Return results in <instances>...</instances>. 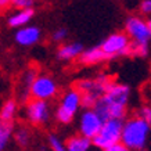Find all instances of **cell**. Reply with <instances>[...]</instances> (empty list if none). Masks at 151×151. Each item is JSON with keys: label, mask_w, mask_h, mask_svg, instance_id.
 <instances>
[{"label": "cell", "mask_w": 151, "mask_h": 151, "mask_svg": "<svg viewBox=\"0 0 151 151\" xmlns=\"http://www.w3.org/2000/svg\"><path fill=\"white\" fill-rule=\"evenodd\" d=\"M130 97V87L122 83L112 82L104 94L97 99L93 110L103 121L110 118L124 119L126 115V107Z\"/></svg>", "instance_id": "obj_1"}, {"label": "cell", "mask_w": 151, "mask_h": 151, "mask_svg": "<svg viewBox=\"0 0 151 151\" xmlns=\"http://www.w3.org/2000/svg\"><path fill=\"white\" fill-rule=\"evenodd\" d=\"M151 132V125H148L140 116H133L124 122L121 142L128 150H144L147 146Z\"/></svg>", "instance_id": "obj_2"}, {"label": "cell", "mask_w": 151, "mask_h": 151, "mask_svg": "<svg viewBox=\"0 0 151 151\" xmlns=\"http://www.w3.org/2000/svg\"><path fill=\"white\" fill-rule=\"evenodd\" d=\"M124 126V119L119 118H110L105 119L101 125L100 130L96 136L92 139L93 146H96L100 150H104L114 143L121 142V133Z\"/></svg>", "instance_id": "obj_3"}, {"label": "cell", "mask_w": 151, "mask_h": 151, "mask_svg": "<svg viewBox=\"0 0 151 151\" xmlns=\"http://www.w3.org/2000/svg\"><path fill=\"white\" fill-rule=\"evenodd\" d=\"M79 108H81V92L78 89H71L61 99V103L55 110V118L60 124L68 125L73 121Z\"/></svg>", "instance_id": "obj_4"}, {"label": "cell", "mask_w": 151, "mask_h": 151, "mask_svg": "<svg viewBox=\"0 0 151 151\" xmlns=\"http://www.w3.org/2000/svg\"><path fill=\"white\" fill-rule=\"evenodd\" d=\"M99 46H100L101 50L104 51V54L111 60L116 57V55H128L130 39L126 35V32L111 33L110 36L105 37Z\"/></svg>", "instance_id": "obj_5"}, {"label": "cell", "mask_w": 151, "mask_h": 151, "mask_svg": "<svg viewBox=\"0 0 151 151\" xmlns=\"http://www.w3.org/2000/svg\"><path fill=\"white\" fill-rule=\"evenodd\" d=\"M58 92L57 83L47 75H37L31 86V97L40 100H50Z\"/></svg>", "instance_id": "obj_6"}, {"label": "cell", "mask_w": 151, "mask_h": 151, "mask_svg": "<svg viewBox=\"0 0 151 151\" xmlns=\"http://www.w3.org/2000/svg\"><path fill=\"white\" fill-rule=\"evenodd\" d=\"M25 115L32 125H43L50 119V105L47 100H40V99L28 100Z\"/></svg>", "instance_id": "obj_7"}, {"label": "cell", "mask_w": 151, "mask_h": 151, "mask_svg": "<svg viewBox=\"0 0 151 151\" xmlns=\"http://www.w3.org/2000/svg\"><path fill=\"white\" fill-rule=\"evenodd\" d=\"M125 31L129 39L139 43H148L151 40V31L147 21L139 18V17H130L125 24Z\"/></svg>", "instance_id": "obj_8"}, {"label": "cell", "mask_w": 151, "mask_h": 151, "mask_svg": "<svg viewBox=\"0 0 151 151\" xmlns=\"http://www.w3.org/2000/svg\"><path fill=\"white\" fill-rule=\"evenodd\" d=\"M103 122L104 121L99 116V114L93 108H85L79 118V133L85 137L93 139L99 133Z\"/></svg>", "instance_id": "obj_9"}, {"label": "cell", "mask_w": 151, "mask_h": 151, "mask_svg": "<svg viewBox=\"0 0 151 151\" xmlns=\"http://www.w3.org/2000/svg\"><path fill=\"white\" fill-rule=\"evenodd\" d=\"M111 78L107 75H100L94 79H85V81H79L76 83V89L81 93H93L97 97L104 94L107 89L111 85Z\"/></svg>", "instance_id": "obj_10"}, {"label": "cell", "mask_w": 151, "mask_h": 151, "mask_svg": "<svg viewBox=\"0 0 151 151\" xmlns=\"http://www.w3.org/2000/svg\"><path fill=\"white\" fill-rule=\"evenodd\" d=\"M42 32L37 27H19L18 31L15 32V42L18 43L19 46L28 47V46H33L36 45L37 42L40 40Z\"/></svg>", "instance_id": "obj_11"}, {"label": "cell", "mask_w": 151, "mask_h": 151, "mask_svg": "<svg viewBox=\"0 0 151 151\" xmlns=\"http://www.w3.org/2000/svg\"><path fill=\"white\" fill-rule=\"evenodd\" d=\"M105 60H110L107 55L104 54V51L100 49V46H93L90 49H83V51L79 55V61L85 65H93V64H99L103 63Z\"/></svg>", "instance_id": "obj_12"}, {"label": "cell", "mask_w": 151, "mask_h": 151, "mask_svg": "<svg viewBox=\"0 0 151 151\" xmlns=\"http://www.w3.org/2000/svg\"><path fill=\"white\" fill-rule=\"evenodd\" d=\"M37 76L36 69H28L22 73L21 81H19V89H18V94H19V100L22 103H27L31 97V86L32 82L35 81V78Z\"/></svg>", "instance_id": "obj_13"}, {"label": "cell", "mask_w": 151, "mask_h": 151, "mask_svg": "<svg viewBox=\"0 0 151 151\" xmlns=\"http://www.w3.org/2000/svg\"><path fill=\"white\" fill-rule=\"evenodd\" d=\"M33 14H35V10L32 7H24V9H18L17 13H14L13 15H10L9 19H7V24H9L10 28H19L27 25L31 19H32Z\"/></svg>", "instance_id": "obj_14"}, {"label": "cell", "mask_w": 151, "mask_h": 151, "mask_svg": "<svg viewBox=\"0 0 151 151\" xmlns=\"http://www.w3.org/2000/svg\"><path fill=\"white\" fill-rule=\"evenodd\" d=\"M83 45L82 43H78V42H72V43H67V45H63V46L58 49L57 51V55H58L60 60L63 61H69V60L78 58L81 53L83 51Z\"/></svg>", "instance_id": "obj_15"}, {"label": "cell", "mask_w": 151, "mask_h": 151, "mask_svg": "<svg viewBox=\"0 0 151 151\" xmlns=\"http://www.w3.org/2000/svg\"><path fill=\"white\" fill-rule=\"evenodd\" d=\"M93 146L92 139L85 137V136H73V137L68 139V142L65 144V150L67 151H87L90 150V147Z\"/></svg>", "instance_id": "obj_16"}, {"label": "cell", "mask_w": 151, "mask_h": 151, "mask_svg": "<svg viewBox=\"0 0 151 151\" xmlns=\"http://www.w3.org/2000/svg\"><path fill=\"white\" fill-rule=\"evenodd\" d=\"M14 133V121L0 119V151H3L10 143Z\"/></svg>", "instance_id": "obj_17"}, {"label": "cell", "mask_w": 151, "mask_h": 151, "mask_svg": "<svg viewBox=\"0 0 151 151\" xmlns=\"http://www.w3.org/2000/svg\"><path fill=\"white\" fill-rule=\"evenodd\" d=\"M17 114V103L14 100H7L0 110V119L4 121H14V116Z\"/></svg>", "instance_id": "obj_18"}, {"label": "cell", "mask_w": 151, "mask_h": 151, "mask_svg": "<svg viewBox=\"0 0 151 151\" xmlns=\"http://www.w3.org/2000/svg\"><path fill=\"white\" fill-rule=\"evenodd\" d=\"M14 134V140L18 144L21 148H27L29 144H31V132L28 130L27 128H19L15 130Z\"/></svg>", "instance_id": "obj_19"}, {"label": "cell", "mask_w": 151, "mask_h": 151, "mask_svg": "<svg viewBox=\"0 0 151 151\" xmlns=\"http://www.w3.org/2000/svg\"><path fill=\"white\" fill-rule=\"evenodd\" d=\"M148 54V43H139V42L130 40L128 55H136V57H144Z\"/></svg>", "instance_id": "obj_20"}, {"label": "cell", "mask_w": 151, "mask_h": 151, "mask_svg": "<svg viewBox=\"0 0 151 151\" xmlns=\"http://www.w3.org/2000/svg\"><path fill=\"white\" fill-rule=\"evenodd\" d=\"M47 142H49V146H50V148L53 151H65V144L60 140L58 136H55V134H53V133L49 134Z\"/></svg>", "instance_id": "obj_21"}, {"label": "cell", "mask_w": 151, "mask_h": 151, "mask_svg": "<svg viewBox=\"0 0 151 151\" xmlns=\"http://www.w3.org/2000/svg\"><path fill=\"white\" fill-rule=\"evenodd\" d=\"M137 116H140V118L144 119L148 125H151V107L150 105H144L142 108H139Z\"/></svg>", "instance_id": "obj_22"}, {"label": "cell", "mask_w": 151, "mask_h": 151, "mask_svg": "<svg viewBox=\"0 0 151 151\" xmlns=\"http://www.w3.org/2000/svg\"><path fill=\"white\" fill-rule=\"evenodd\" d=\"M68 36V31L65 29V28H58V29H55L54 32H53V40L54 42H63L67 39Z\"/></svg>", "instance_id": "obj_23"}, {"label": "cell", "mask_w": 151, "mask_h": 151, "mask_svg": "<svg viewBox=\"0 0 151 151\" xmlns=\"http://www.w3.org/2000/svg\"><path fill=\"white\" fill-rule=\"evenodd\" d=\"M11 4L17 9H24V7H32L33 0H11Z\"/></svg>", "instance_id": "obj_24"}, {"label": "cell", "mask_w": 151, "mask_h": 151, "mask_svg": "<svg viewBox=\"0 0 151 151\" xmlns=\"http://www.w3.org/2000/svg\"><path fill=\"white\" fill-rule=\"evenodd\" d=\"M105 151H128V148H126V146L122 142H118V143L111 144L110 147H107Z\"/></svg>", "instance_id": "obj_25"}, {"label": "cell", "mask_w": 151, "mask_h": 151, "mask_svg": "<svg viewBox=\"0 0 151 151\" xmlns=\"http://www.w3.org/2000/svg\"><path fill=\"white\" fill-rule=\"evenodd\" d=\"M140 11L143 14H151V0H143L140 3Z\"/></svg>", "instance_id": "obj_26"}, {"label": "cell", "mask_w": 151, "mask_h": 151, "mask_svg": "<svg viewBox=\"0 0 151 151\" xmlns=\"http://www.w3.org/2000/svg\"><path fill=\"white\" fill-rule=\"evenodd\" d=\"M11 6V0H0V10H6Z\"/></svg>", "instance_id": "obj_27"}, {"label": "cell", "mask_w": 151, "mask_h": 151, "mask_svg": "<svg viewBox=\"0 0 151 151\" xmlns=\"http://www.w3.org/2000/svg\"><path fill=\"white\" fill-rule=\"evenodd\" d=\"M147 25H148V28H150V31H151V18L147 21Z\"/></svg>", "instance_id": "obj_28"}]
</instances>
